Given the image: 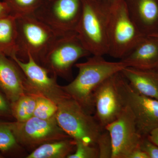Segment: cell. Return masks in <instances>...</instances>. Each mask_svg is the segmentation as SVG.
<instances>
[{"mask_svg":"<svg viewBox=\"0 0 158 158\" xmlns=\"http://www.w3.org/2000/svg\"><path fill=\"white\" fill-rule=\"evenodd\" d=\"M147 137L151 141L158 146V127L151 131Z\"/></svg>","mask_w":158,"mask_h":158,"instance_id":"29","label":"cell"},{"mask_svg":"<svg viewBox=\"0 0 158 158\" xmlns=\"http://www.w3.org/2000/svg\"><path fill=\"white\" fill-rule=\"evenodd\" d=\"M91 55L79 39L76 32L60 35L46 54L42 64L56 77L69 79L72 68L78 60Z\"/></svg>","mask_w":158,"mask_h":158,"instance_id":"6","label":"cell"},{"mask_svg":"<svg viewBox=\"0 0 158 158\" xmlns=\"http://www.w3.org/2000/svg\"><path fill=\"white\" fill-rule=\"evenodd\" d=\"M4 158V156H3L2 153L0 151V158Z\"/></svg>","mask_w":158,"mask_h":158,"instance_id":"31","label":"cell"},{"mask_svg":"<svg viewBox=\"0 0 158 158\" xmlns=\"http://www.w3.org/2000/svg\"><path fill=\"white\" fill-rule=\"evenodd\" d=\"M57 110V105L53 102L46 98L37 96L34 116L41 119H49L56 116Z\"/></svg>","mask_w":158,"mask_h":158,"instance_id":"22","label":"cell"},{"mask_svg":"<svg viewBox=\"0 0 158 158\" xmlns=\"http://www.w3.org/2000/svg\"><path fill=\"white\" fill-rule=\"evenodd\" d=\"M132 19L146 36L158 34L157 0H124Z\"/></svg>","mask_w":158,"mask_h":158,"instance_id":"15","label":"cell"},{"mask_svg":"<svg viewBox=\"0 0 158 158\" xmlns=\"http://www.w3.org/2000/svg\"><path fill=\"white\" fill-rule=\"evenodd\" d=\"M157 1H158V0H157Z\"/></svg>","mask_w":158,"mask_h":158,"instance_id":"34","label":"cell"},{"mask_svg":"<svg viewBox=\"0 0 158 158\" xmlns=\"http://www.w3.org/2000/svg\"><path fill=\"white\" fill-rule=\"evenodd\" d=\"M96 146L98 150L99 158H112L113 147L111 137L105 129L98 138Z\"/></svg>","mask_w":158,"mask_h":158,"instance_id":"24","label":"cell"},{"mask_svg":"<svg viewBox=\"0 0 158 158\" xmlns=\"http://www.w3.org/2000/svg\"><path fill=\"white\" fill-rule=\"evenodd\" d=\"M120 73L136 91L158 100V69H140L126 67Z\"/></svg>","mask_w":158,"mask_h":158,"instance_id":"16","label":"cell"},{"mask_svg":"<svg viewBox=\"0 0 158 158\" xmlns=\"http://www.w3.org/2000/svg\"><path fill=\"white\" fill-rule=\"evenodd\" d=\"M75 141V151L67 158H99L98 150L97 146L81 141Z\"/></svg>","mask_w":158,"mask_h":158,"instance_id":"23","label":"cell"},{"mask_svg":"<svg viewBox=\"0 0 158 158\" xmlns=\"http://www.w3.org/2000/svg\"><path fill=\"white\" fill-rule=\"evenodd\" d=\"M105 129L110 134L112 141V158H129L132 153L140 148L142 136L137 129L135 116L125 106L120 115Z\"/></svg>","mask_w":158,"mask_h":158,"instance_id":"11","label":"cell"},{"mask_svg":"<svg viewBox=\"0 0 158 158\" xmlns=\"http://www.w3.org/2000/svg\"><path fill=\"white\" fill-rule=\"evenodd\" d=\"M82 11V0H48L34 15L62 35L76 32Z\"/></svg>","mask_w":158,"mask_h":158,"instance_id":"10","label":"cell"},{"mask_svg":"<svg viewBox=\"0 0 158 158\" xmlns=\"http://www.w3.org/2000/svg\"><path fill=\"white\" fill-rule=\"evenodd\" d=\"M140 148L147 154L149 158H158V146L151 141L147 136H142Z\"/></svg>","mask_w":158,"mask_h":158,"instance_id":"25","label":"cell"},{"mask_svg":"<svg viewBox=\"0 0 158 158\" xmlns=\"http://www.w3.org/2000/svg\"><path fill=\"white\" fill-rule=\"evenodd\" d=\"M8 122L0 120V151L3 155L14 156L20 149Z\"/></svg>","mask_w":158,"mask_h":158,"instance_id":"20","label":"cell"},{"mask_svg":"<svg viewBox=\"0 0 158 158\" xmlns=\"http://www.w3.org/2000/svg\"><path fill=\"white\" fill-rule=\"evenodd\" d=\"M110 4L94 0H82L81 15L75 32L92 56L108 55Z\"/></svg>","mask_w":158,"mask_h":158,"instance_id":"2","label":"cell"},{"mask_svg":"<svg viewBox=\"0 0 158 158\" xmlns=\"http://www.w3.org/2000/svg\"><path fill=\"white\" fill-rule=\"evenodd\" d=\"M37 97L25 94L17 100L11 103L12 117L15 118L16 121H26L34 116Z\"/></svg>","mask_w":158,"mask_h":158,"instance_id":"19","label":"cell"},{"mask_svg":"<svg viewBox=\"0 0 158 158\" xmlns=\"http://www.w3.org/2000/svg\"><path fill=\"white\" fill-rule=\"evenodd\" d=\"M98 2H103L111 3L116 0H94Z\"/></svg>","mask_w":158,"mask_h":158,"instance_id":"30","label":"cell"},{"mask_svg":"<svg viewBox=\"0 0 158 158\" xmlns=\"http://www.w3.org/2000/svg\"><path fill=\"white\" fill-rule=\"evenodd\" d=\"M155 35H157V36H158V34H155Z\"/></svg>","mask_w":158,"mask_h":158,"instance_id":"32","label":"cell"},{"mask_svg":"<svg viewBox=\"0 0 158 158\" xmlns=\"http://www.w3.org/2000/svg\"><path fill=\"white\" fill-rule=\"evenodd\" d=\"M118 73L105 80L94 94V117L104 128L118 117L125 107L118 89Z\"/></svg>","mask_w":158,"mask_h":158,"instance_id":"12","label":"cell"},{"mask_svg":"<svg viewBox=\"0 0 158 158\" xmlns=\"http://www.w3.org/2000/svg\"><path fill=\"white\" fill-rule=\"evenodd\" d=\"M25 77L14 60L0 54V90L10 102L25 94Z\"/></svg>","mask_w":158,"mask_h":158,"instance_id":"14","label":"cell"},{"mask_svg":"<svg viewBox=\"0 0 158 158\" xmlns=\"http://www.w3.org/2000/svg\"><path fill=\"white\" fill-rule=\"evenodd\" d=\"M57 106L56 118L60 127L75 141L96 146L98 138L104 128L94 116L86 112L70 95Z\"/></svg>","mask_w":158,"mask_h":158,"instance_id":"5","label":"cell"},{"mask_svg":"<svg viewBox=\"0 0 158 158\" xmlns=\"http://www.w3.org/2000/svg\"><path fill=\"white\" fill-rule=\"evenodd\" d=\"M8 123L17 143L28 149L71 138L59 126L56 116L46 119L33 116L26 121Z\"/></svg>","mask_w":158,"mask_h":158,"instance_id":"7","label":"cell"},{"mask_svg":"<svg viewBox=\"0 0 158 158\" xmlns=\"http://www.w3.org/2000/svg\"><path fill=\"white\" fill-rule=\"evenodd\" d=\"M16 26L18 58L27 59L30 55L41 65L49 49L60 35L34 14L16 17Z\"/></svg>","mask_w":158,"mask_h":158,"instance_id":"3","label":"cell"},{"mask_svg":"<svg viewBox=\"0 0 158 158\" xmlns=\"http://www.w3.org/2000/svg\"><path fill=\"white\" fill-rule=\"evenodd\" d=\"M11 14V11L8 5L4 1H0V18Z\"/></svg>","mask_w":158,"mask_h":158,"instance_id":"27","label":"cell"},{"mask_svg":"<svg viewBox=\"0 0 158 158\" xmlns=\"http://www.w3.org/2000/svg\"><path fill=\"white\" fill-rule=\"evenodd\" d=\"M0 117H12L11 104L0 90Z\"/></svg>","mask_w":158,"mask_h":158,"instance_id":"26","label":"cell"},{"mask_svg":"<svg viewBox=\"0 0 158 158\" xmlns=\"http://www.w3.org/2000/svg\"><path fill=\"white\" fill-rule=\"evenodd\" d=\"M16 35V17L10 14L0 18V54L17 56Z\"/></svg>","mask_w":158,"mask_h":158,"instance_id":"18","label":"cell"},{"mask_svg":"<svg viewBox=\"0 0 158 158\" xmlns=\"http://www.w3.org/2000/svg\"><path fill=\"white\" fill-rule=\"evenodd\" d=\"M75 65L78 69L77 75L62 88L86 112L93 115L95 111L93 96L95 90L108 78L121 72L126 65L120 60L110 62L102 56L93 55L85 62Z\"/></svg>","mask_w":158,"mask_h":158,"instance_id":"1","label":"cell"},{"mask_svg":"<svg viewBox=\"0 0 158 158\" xmlns=\"http://www.w3.org/2000/svg\"><path fill=\"white\" fill-rule=\"evenodd\" d=\"M129 158H149L147 154L140 149V148L134 151L130 156Z\"/></svg>","mask_w":158,"mask_h":158,"instance_id":"28","label":"cell"},{"mask_svg":"<svg viewBox=\"0 0 158 158\" xmlns=\"http://www.w3.org/2000/svg\"><path fill=\"white\" fill-rule=\"evenodd\" d=\"M76 141L70 138L45 143L34 150L27 158H65L73 153Z\"/></svg>","mask_w":158,"mask_h":158,"instance_id":"17","label":"cell"},{"mask_svg":"<svg viewBox=\"0 0 158 158\" xmlns=\"http://www.w3.org/2000/svg\"><path fill=\"white\" fill-rule=\"evenodd\" d=\"M48 1V0H45V1Z\"/></svg>","mask_w":158,"mask_h":158,"instance_id":"33","label":"cell"},{"mask_svg":"<svg viewBox=\"0 0 158 158\" xmlns=\"http://www.w3.org/2000/svg\"><path fill=\"white\" fill-rule=\"evenodd\" d=\"M117 84L123 104L131 109L135 116L138 132L142 136H147L158 127V100L136 91L120 72Z\"/></svg>","mask_w":158,"mask_h":158,"instance_id":"9","label":"cell"},{"mask_svg":"<svg viewBox=\"0 0 158 158\" xmlns=\"http://www.w3.org/2000/svg\"><path fill=\"white\" fill-rule=\"evenodd\" d=\"M8 5L11 15L15 17L34 14L45 0H3Z\"/></svg>","mask_w":158,"mask_h":158,"instance_id":"21","label":"cell"},{"mask_svg":"<svg viewBox=\"0 0 158 158\" xmlns=\"http://www.w3.org/2000/svg\"><path fill=\"white\" fill-rule=\"evenodd\" d=\"M11 59L24 75L25 94L46 98L57 105L69 96L62 86L58 85L56 77H50L48 70L36 62L31 55H28L27 62L19 59L16 55Z\"/></svg>","mask_w":158,"mask_h":158,"instance_id":"8","label":"cell"},{"mask_svg":"<svg viewBox=\"0 0 158 158\" xmlns=\"http://www.w3.org/2000/svg\"><path fill=\"white\" fill-rule=\"evenodd\" d=\"M145 36L130 16L124 0L110 3L108 55L120 60Z\"/></svg>","mask_w":158,"mask_h":158,"instance_id":"4","label":"cell"},{"mask_svg":"<svg viewBox=\"0 0 158 158\" xmlns=\"http://www.w3.org/2000/svg\"><path fill=\"white\" fill-rule=\"evenodd\" d=\"M120 60L127 67L140 69H158V36H144Z\"/></svg>","mask_w":158,"mask_h":158,"instance_id":"13","label":"cell"}]
</instances>
